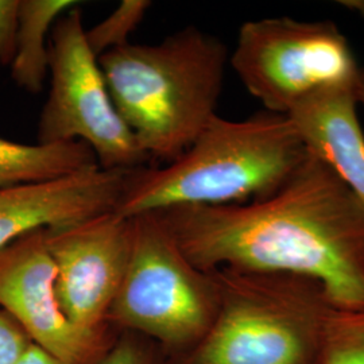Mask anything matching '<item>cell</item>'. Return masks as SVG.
Listing matches in <instances>:
<instances>
[{"label": "cell", "instance_id": "obj_11", "mask_svg": "<svg viewBox=\"0 0 364 364\" xmlns=\"http://www.w3.org/2000/svg\"><path fill=\"white\" fill-rule=\"evenodd\" d=\"M353 90L326 91L289 115L306 147L321 158L364 209V132Z\"/></svg>", "mask_w": 364, "mask_h": 364}, {"label": "cell", "instance_id": "obj_14", "mask_svg": "<svg viewBox=\"0 0 364 364\" xmlns=\"http://www.w3.org/2000/svg\"><path fill=\"white\" fill-rule=\"evenodd\" d=\"M151 4L149 0H122L117 9L100 23L85 28L87 43L95 57L99 58L105 53L130 43L131 33L141 25Z\"/></svg>", "mask_w": 364, "mask_h": 364}, {"label": "cell", "instance_id": "obj_16", "mask_svg": "<svg viewBox=\"0 0 364 364\" xmlns=\"http://www.w3.org/2000/svg\"><path fill=\"white\" fill-rule=\"evenodd\" d=\"M92 364H168L162 362L153 346L146 343L144 336L134 332H123L112 340L105 350Z\"/></svg>", "mask_w": 364, "mask_h": 364}, {"label": "cell", "instance_id": "obj_6", "mask_svg": "<svg viewBox=\"0 0 364 364\" xmlns=\"http://www.w3.org/2000/svg\"><path fill=\"white\" fill-rule=\"evenodd\" d=\"M230 65L263 109L287 117L318 93L356 91L362 72L335 22L289 16L243 23Z\"/></svg>", "mask_w": 364, "mask_h": 364}, {"label": "cell", "instance_id": "obj_3", "mask_svg": "<svg viewBox=\"0 0 364 364\" xmlns=\"http://www.w3.org/2000/svg\"><path fill=\"white\" fill-rule=\"evenodd\" d=\"M119 115L158 162L171 164L216 117L230 52L186 26L154 45L127 43L97 58Z\"/></svg>", "mask_w": 364, "mask_h": 364}, {"label": "cell", "instance_id": "obj_13", "mask_svg": "<svg viewBox=\"0 0 364 364\" xmlns=\"http://www.w3.org/2000/svg\"><path fill=\"white\" fill-rule=\"evenodd\" d=\"M99 166L84 142L16 144L0 138V189L21 183L46 181Z\"/></svg>", "mask_w": 364, "mask_h": 364}, {"label": "cell", "instance_id": "obj_8", "mask_svg": "<svg viewBox=\"0 0 364 364\" xmlns=\"http://www.w3.org/2000/svg\"><path fill=\"white\" fill-rule=\"evenodd\" d=\"M55 266V296L66 320L82 333L109 336L107 316L127 272L132 220L107 212L46 230Z\"/></svg>", "mask_w": 364, "mask_h": 364}, {"label": "cell", "instance_id": "obj_15", "mask_svg": "<svg viewBox=\"0 0 364 364\" xmlns=\"http://www.w3.org/2000/svg\"><path fill=\"white\" fill-rule=\"evenodd\" d=\"M321 364H364V311L331 313Z\"/></svg>", "mask_w": 364, "mask_h": 364}, {"label": "cell", "instance_id": "obj_4", "mask_svg": "<svg viewBox=\"0 0 364 364\" xmlns=\"http://www.w3.org/2000/svg\"><path fill=\"white\" fill-rule=\"evenodd\" d=\"M216 318L198 344L168 364H321L336 308L318 281L297 274L212 270Z\"/></svg>", "mask_w": 364, "mask_h": 364}, {"label": "cell", "instance_id": "obj_19", "mask_svg": "<svg viewBox=\"0 0 364 364\" xmlns=\"http://www.w3.org/2000/svg\"><path fill=\"white\" fill-rule=\"evenodd\" d=\"M16 364H65L61 362L60 359H57L55 356H53L52 353L45 351L43 348H41L37 344L31 343L28 346L25 353L22 355V358L18 360Z\"/></svg>", "mask_w": 364, "mask_h": 364}, {"label": "cell", "instance_id": "obj_10", "mask_svg": "<svg viewBox=\"0 0 364 364\" xmlns=\"http://www.w3.org/2000/svg\"><path fill=\"white\" fill-rule=\"evenodd\" d=\"M131 171L96 166L0 189V248L39 230L63 228L117 210Z\"/></svg>", "mask_w": 364, "mask_h": 364}, {"label": "cell", "instance_id": "obj_18", "mask_svg": "<svg viewBox=\"0 0 364 364\" xmlns=\"http://www.w3.org/2000/svg\"><path fill=\"white\" fill-rule=\"evenodd\" d=\"M19 1L0 0V69L11 66L16 53Z\"/></svg>", "mask_w": 364, "mask_h": 364}, {"label": "cell", "instance_id": "obj_5", "mask_svg": "<svg viewBox=\"0 0 364 364\" xmlns=\"http://www.w3.org/2000/svg\"><path fill=\"white\" fill-rule=\"evenodd\" d=\"M131 220L130 260L107 323L154 340L174 359L196 347L213 324L219 284L213 272L185 257L158 212Z\"/></svg>", "mask_w": 364, "mask_h": 364}, {"label": "cell", "instance_id": "obj_12", "mask_svg": "<svg viewBox=\"0 0 364 364\" xmlns=\"http://www.w3.org/2000/svg\"><path fill=\"white\" fill-rule=\"evenodd\" d=\"M76 0H21L16 53L11 64L14 82L33 95L41 93L49 75V34L54 23Z\"/></svg>", "mask_w": 364, "mask_h": 364}, {"label": "cell", "instance_id": "obj_21", "mask_svg": "<svg viewBox=\"0 0 364 364\" xmlns=\"http://www.w3.org/2000/svg\"><path fill=\"white\" fill-rule=\"evenodd\" d=\"M356 99H358V105H362L364 108V68H362L360 77H359V81H358V87H356Z\"/></svg>", "mask_w": 364, "mask_h": 364}, {"label": "cell", "instance_id": "obj_1", "mask_svg": "<svg viewBox=\"0 0 364 364\" xmlns=\"http://www.w3.org/2000/svg\"><path fill=\"white\" fill-rule=\"evenodd\" d=\"M197 269L287 273L318 281L335 308L364 311V209L309 150L274 195L220 207L158 212Z\"/></svg>", "mask_w": 364, "mask_h": 364}, {"label": "cell", "instance_id": "obj_17", "mask_svg": "<svg viewBox=\"0 0 364 364\" xmlns=\"http://www.w3.org/2000/svg\"><path fill=\"white\" fill-rule=\"evenodd\" d=\"M33 341L13 317L0 309V364H16Z\"/></svg>", "mask_w": 364, "mask_h": 364}, {"label": "cell", "instance_id": "obj_9", "mask_svg": "<svg viewBox=\"0 0 364 364\" xmlns=\"http://www.w3.org/2000/svg\"><path fill=\"white\" fill-rule=\"evenodd\" d=\"M55 275L46 230L0 248V309L61 362L92 364L114 338L82 333L66 320L55 296Z\"/></svg>", "mask_w": 364, "mask_h": 364}, {"label": "cell", "instance_id": "obj_7", "mask_svg": "<svg viewBox=\"0 0 364 364\" xmlns=\"http://www.w3.org/2000/svg\"><path fill=\"white\" fill-rule=\"evenodd\" d=\"M50 91L38 119L37 144L84 142L107 170H135L150 162L119 115L97 58L91 52L81 4L55 23L49 41Z\"/></svg>", "mask_w": 364, "mask_h": 364}, {"label": "cell", "instance_id": "obj_20", "mask_svg": "<svg viewBox=\"0 0 364 364\" xmlns=\"http://www.w3.org/2000/svg\"><path fill=\"white\" fill-rule=\"evenodd\" d=\"M338 4L351 13L358 14L364 19V0H340Z\"/></svg>", "mask_w": 364, "mask_h": 364}, {"label": "cell", "instance_id": "obj_2", "mask_svg": "<svg viewBox=\"0 0 364 364\" xmlns=\"http://www.w3.org/2000/svg\"><path fill=\"white\" fill-rule=\"evenodd\" d=\"M294 122L262 109L242 120L212 117L165 168L131 171L115 212L135 218L177 207H220L274 195L306 159Z\"/></svg>", "mask_w": 364, "mask_h": 364}]
</instances>
